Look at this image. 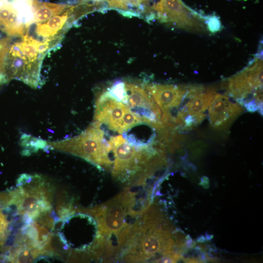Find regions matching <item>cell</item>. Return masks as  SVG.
<instances>
[{"label": "cell", "instance_id": "6da1fadb", "mask_svg": "<svg viewBox=\"0 0 263 263\" xmlns=\"http://www.w3.org/2000/svg\"><path fill=\"white\" fill-rule=\"evenodd\" d=\"M158 221L154 211L148 207L130 228L121 250L123 260L144 262L162 251L169 262L174 261L175 256L169 250L172 242L168 231L162 229Z\"/></svg>", "mask_w": 263, "mask_h": 263}, {"label": "cell", "instance_id": "7a4b0ae2", "mask_svg": "<svg viewBox=\"0 0 263 263\" xmlns=\"http://www.w3.org/2000/svg\"><path fill=\"white\" fill-rule=\"evenodd\" d=\"M109 143L114 158L113 176L122 182L142 183L160 162V150L147 144L134 143L121 135L111 137Z\"/></svg>", "mask_w": 263, "mask_h": 263}, {"label": "cell", "instance_id": "3957f363", "mask_svg": "<svg viewBox=\"0 0 263 263\" xmlns=\"http://www.w3.org/2000/svg\"><path fill=\"white\" fill-rule=\"evenodd\" d=\"M101 124L94 121L75 136L61 140L48 141L50 149L79 156L95 166L110 169L113 166L109 141L105 138Z\"/></svg>", "mask_w": 263, "mask_h": 263}, {"label": "cell", "instance_id": "277c9868", "mask_svg": "<svg viewBox=\"0 0 263 263\" xmlns=\"http://www.w3.org/2000/svg\"><path fill=\"white\" fill-rule=\"evenodd\" d=\"M94 120L119 133L144 123L139 116L108 90L103 92L96 98Z\"/></svg>", "mask_w": 263, "mask_h": 263}, {"label": "cell", "instance_id": "5b68a950", "mask_svg": "<svg viewBox=\"0 0 263 263\" xmlns=\"http://www.w3.org/2000/svg\"><path fill=\"white\" fill-rule=\"evenodd\" d=\"M125 94L121 100L144 123L159 130L165 128L162 112L144 86L124 82Z\"/></svg>", "mask_w": 263, "mask_h": 263}, {"label": "cell", "instance_id": "8992f818", "mask_svg": "<svg viewBox=\"0 0 263 263\" xmlns=\"http://www.w3.org/2000/svg\"><path fill=\"white\" fill-rule=\"evenodd\" d=\"M262 86L263 60L258 58L252 64L229 79L227 91L241 103L253 94L257 101L262 104Z\"/></svg>", "mask_w": 263, "mask_h": 263}, {"label": "cell", "instance_id": "52a82bcc", "mask_svg": "<svg viewBox=\"0 0 263 263\" xmlns=\"http://www.w3.org/2000/svg\"><path fill=\"white\" fill-rule=\"evenodd\" d=\"M143 86L160 108L165 126L175 127V119L188 87L161 84H145Z\"/></svg>", "mask_w": 263, "mask_h": 263}, {"label": "cell", "instance_id": "ba28073f", "mask_svg": "<svg viewBox=\"0 0 263 263\" xmlns=\"http://www.w3.org/2000/svg\"><path fill=\"white\" fill-rule=\"evenodd\" d=\"M215 95V92L211 90L196 86L188 87L185 97L186 103L179 110L175 119V125L188 129L201 122Z\"/></svg>", "mask_w": 263, "mask_h": 263}, {"label": "cell", "instance_id": "9c48e42d", "mask_svg": "<svg viewBox=\"0 0 263 263\" xmlns=\"http://www.w3.org/2000/svg\"><path fill=\"white\" fill-rule=\"evenodd\" d=\"M155 12L160 21L176 27L194 31L204 29L200 18L181 0H158Z\"/></svg>", "mask_w": 263, "mask_h": 263}, {"label": "cell", "instance_id": "30bf717a", "mask_svg": "<svg viewBox=\"0 0 263 263\" xmlns=\"http://www.w3.org/2000/svg\"><path fill=\"white\" fill-rule=\"evenodd\" d=\"M243 111L240 105L231 101L226 96L215 94L208 109L211 125L218 130L225 129Z\"/></svg>", "mask_w": 263, "mask_h": 263}, {"label": "cell", "instance_id": "8fae6325", "mask_svg": "<svg viewBox=\"0 0 263 263\" xmlns=\"http://www.w3.org/2000/svg\"><path fill=\"white\" fill-rule=\"evenodd\" d=\"M75 8L74 6H68L63 12L52 17L47 22L38 23L36 30L37 35L46 39V41H52L54 39L53 37H56V36L60 34L61 30L65 29V25H69L68 20Z\"/></svg>", "mask_w": 263, "mask_h": 263}, {"label": "cell", "instance_id": "7c38bea8", "mask_svg": "<svg viewBox=\"0 0 263 263\" xmlns=\"http://www.w3.org/2000/svg\"><path fill=\"white\" fill-rule=\"evenodd\" d=\"M35 22L46 21L52 17L63 12L68 6L66 5L39 2L33 0Z\"/></svg>", "mask_w": 263, "mask_h": 263}, {"label": "cell", "instance_id": "4fadbf2b", "mask_svg": "<svg viewBox=\"0 0 263 263\" xmlns=\"http://www.w3.org/2000/svg\"><path fill=\"white\" fill-rule=\"evenodd\" d=\"M20 144L23 148L22 154L24 155H29L39 150L50 149L48 141L26 133L21 136Z\"/></svg>", "mask_w": 263, "mask_h": 263}, {"label": "cell", "instance_id": "5bb4252c", "mask_svg": "<svg viewBox=\"0 0 263 263\" xmlns=\"http://www.w3.org/2000/svg\"><path fill=\"white\" fill-rule=\"evenodd\" d=\"M33 245L21 246L16 249L10 256V261L16 263H30L41 253L40 249L34 248ZM36 248V247H35Z\"/></svg>", "mask_w": 263, "mask_h": 263}, {"label": "cell", "instance_id": "9a60e30c", "mask_svg": "<svg viewBox=\"0 0 263 263\" xmlns=\"http://www.w3.org/2000/svg\"><path fill=\"white\" fill-rule=\"evenodd\" d=\"M206 21L207 28L212 33H216L222 28V25L218 17L209 16L204 18Z\"/></svg>", "mask_w": 263, "mask_h": 263}, {"label": "cell", "instance_id": "2e32d148", "mask_svg": "<svg viewBox=\"0 0 263 263\" xmlns=\"http://www.w3.org/2000/svg\"><path fill=\"white\" fill-rule=\"evenodd\" d=\"M8 224L6 216L0 210V239L4 236Z\"/></svg>", "mask_w": 263, "mask_h": 263}, {"label": "cell", "instance_id": "e0dca14e", "mask_svg": "<svg viewBox=\"0 0 263 263\" xmlns=\"http://www.w3.org/2000/svg\"><path fill=\"white\" fill-rule=\"evenodd\" d=\"M7 80L5 76L0 73V84H2L6 82Z\"/></svg>", "mask_w": 263, "mask_h": 263}, {"label": "cell", "instance_id": "ac0fdd59", "mask_svg": "<svg viewBox=\"0 0 263 263\" xmlns=\"http://www.w3.org/2000/svg\"><path fill=\"white\" fill-rule=\"evenodd\" d=\"M244 0V1H245V0Z\"/></svg>", "mask_w": 263, "mask_h": 263}]
</instances>
